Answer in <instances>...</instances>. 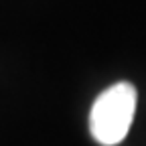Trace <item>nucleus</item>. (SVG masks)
Segmentation results:
<instances>
[{
  "mask_svg": "<svg viewBox=\"0 0 146 146\" xmlns=\"http://www.w3.org/2000/svg\"><path fill=\"white\" fill-rule=\"evenodd\" d=\"M136 102V87L128 81H120L104 89L89 112V132L94 140L102 146L120 144L130 132Z\"/></svg>",
  "mask_w": 146,
  "mask_h": 146,
  "instance_id": "1",
  "label": "nucleus"
}]
</instances>
